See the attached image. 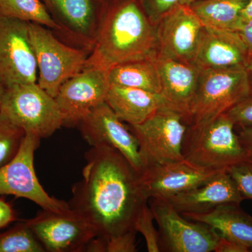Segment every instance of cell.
Listing matches in <instances>:
<instances>
[{
  "instance_id": "obj_23",
  "label": "cell",
  "mask_w": 252,
  "mask_h": 252,
  "mask_svg": "<svg viewBox=\"0 0 252 252\" xmlns=\"http://www.w3.org/2000/svg\"><path fill=\"white\" fill-rule=\"evenodd\" d=\"M250 0H195L189 4L206 27L235 32Z\"/></svg>"
},
{
  "instance_id": "obj_21",
  "label": "cell",
  "mask_w": 252,
  "mask_h": 252,
  "mask_svg": "<svg viewBox=\"0 0 252 252\" xmlns=\"http://www.w3.org/2000/svg\"><path fill=\"white\" fill-rule=\"evenodd\" d=\"M182 215L210 225L221 236L242 244L252 252V217L238 204H225L205 213Z\"/></svg>"
},
{
  "instance_id": "obj_12",
  "label": "cell",
  "mask_w": 252,
  "mask_h": 252,
  "mask_svg": "<svg viewBox=\"0 0 252 252\" xmlns=\"http://www.w3.org/2000/svg\"><path fill=\"white\" fill-rule=\"evenodd\" d=\"M26 222L46 252H85L96 237L85 219L71 208L64 212L42 210Z\"/></svg>"
},
{
  "instance_id": "obj_33",
  "label": "cell",
  "mask_w": 252,
  "mask_h": 252,
  "mask_svg": "<svg viewBox=\"0 0 252 252\" xmlns=\"http://www.w3.org/2000/svg\"><path fill=\"white\" fill-rule=\"evenodd\" d=\"M237 33L240 36L244 44L246 46L249 53H252V19L242 20L238 29Z\"/></svg>"
},
{
  "instance_id": "obj_27",
  "label": "cell",
  "mask_w": 252,
  "mask_h": 252,
  "mask_svg": "<svg viewBox=\"0 0 252 252\" xmlns=\"http://www.w3.org/2000/svg\"><path fill=\"white\" fill-rule=\"evenodd\" d=\"M154 221L153 213L149 207L148 201V203L142 207L139 214L134 228L137 233L143 235L148 252H159L160 249L158 230L155 228Z\"/></svg>"
},
{
  "instance_id": "obj_10",
  "label": "cell",
  "mask_w": 252,
  "mask_h": 252,
  "mask_svg": "<svg viewBox=\"0 0 252 252\" xmlns=\"http://www.w3.org/2000/svg\"><path fill=\"white\" fill-rule=\"evenodd\" d=\"M58 27L55 34L69 45L91 52L109 0H41Z\"/></svg>"
},
{
  "instance_id": "obj_25",
  "label": "cell",
  "mask_w": 252,
  "mask_h": 252,
  "mask_svg": "<svg viewBox=\"0 0 252 252\" xmlns=\"http://www.w3.org/2000/svg\"><path fill=\"white\" fill-rule=\"evenodd\" d=\"M44 252L45 249L26 221L0 233V252Z\"/></svg>"
},
{
  "instance_id": "obj_11",
  "label": "cell",
  "mask_w": 252,
  "mask_h": 252,
  "mask_svg": "<svg viewBox=\"0 0 252 252\" xmlns=\"http://www.w3.org/2000/svg\"><path fill=\"white\" fill-rule=\"evenodd\" d=\"M36 81L30 23L0 16V84L6 89Z\"/></svg>"
},
{
  "instance_id": "obj_30",
  "label": "cell",
  "mask_w": 252,
  "mask_h": 252,
  "mask_svg": "<svg viewBox=\"0 0 252 252\" xmlns=\"http://www.w3.org/2000/svg\"><path fill=\"white\" fill-rule=\"evenodd\" d=\"M225 114L240 127L252 126V94L233 106Z\"/></svg>"
},
{
  "instance_id": "obj_19",
  "label": "cell",
  "mask_w": 252,
  "mask_h": 252,
  "mask_svg": "<svg viewBox=\"0 0 252 252\" xmlns=\"http://www.w3.org/2000/svg\"><path fill=\"white\" fill-rule=\"evenodd\" d=\"M249 55L236 32L205 26L194 63L202 69L247 67Z\"/></svg>"
},
{
  "instance_id": "obj_37",
  "label": "cell",
  "mask_w": 252,
  "mask_h": 252,
  "mask_svg": "<svg viewBox=\"0 0 252 252\" xmlns=\"http://www.w3.org/2000/svg\"><path fill=\"white\" fill-rule=\"evenodd\" d=\"M249 74H250V83H251L252 94V53L249 55L248 64H247Z\"/></svg>"
},
{
  "instance_id": "obj_13",
  "label": "cell",
  "mask_w": 252,
  "mask_h": 252,
  "mask_svg": "<svg viewBox=\"0 0 252 252\" xmlns=\"http://www.w3.org/2000/svg\"><path fill=\"white\" fill-rule=\"evenodd\" d=\"M109 86L108 71L86 67L66 81L55 99L63 117V126L79 125L94 108L106 102Z\"/></svg>"
},
{
  "instance_id": "obj_34",
  "label": "cell",
  "mask_w": 252,
  "mask_h": 252,
  "mask_svg": "<svg viewBox=\"0 0 252 252\" xmlns=\"http://www.w3.org/2000/svg\"><path fill=\"white\" fill-rule=\"evenodd\" d=\"M16 220V214L11 205L0 199V229L7 226Z\"/></svg>"
},
{
  "instance_id": "obj_32",
  "label": "cell",
  "mask_w": 252,
  "mask_h": 252,
  "mask_svg": "<svg viewBox=\"0 0 252 252\" xmlns=\"http://www.w3.org/2000/svg\"><path fill=\"white\" fill-rule=\"evenodd\" d=\"M245 245L220 235L214 252H250Z\"/></svg>"
},
{
  "instance_id": "obj_24",
  "label": "cell",
  "mask_w": 252,
  "mask_h": 252,
  "mask_svg": "<svg viewBox=\"0 0 252 252\" xmlns=\"http://www.w3.org/2000/svg\"><path fill=\"white\" fill-rule=\"evenodd\" d=\"M0 16L41 25L54 33L58 31L41 0H0Z\"/></svg>"
},
{
  "instance_id": "obj_15",
  "label": "cell",
  "mask_w": 252,
  "mask_h": 252,
  "mask_svg": "<svg viewBox=\"0 0 252 252\" xmlns=\"http://www.w3.org/2000/svg\"><path fill=\"white\" fill-rule=\"evenodd\" d=\"M205 26L189 5H181L156 24L158 54L194 63Z\"/></svg>"
},
{
  "instance_id": "obj_8",
  "label": "cell",
  "mask_w": 252,
  "mask_h": 252,
  "mask_svg": "<svg viewBox=\"0 0 252 252\" xmlns=\"http://www.w3.org/2000/svg\"><path fill=\"white\" fill-rule=\"evenodd\" d=\"M158 226L160 252H215L220 235L210 225L186 218L165 199L150 198Z\"/></svg>"
},
{
  "instance_id": "obj_17",
  "label": "cell",
  "mask_w": 252,
  "mask_h": 252,
  "mask_svg": "<svg viewBox=\"0 0 252 252\" xmlns=\"http://www.w3.org/2000/svg\"><path fill=\"white\" fill-rule=\"evenodd\" d=\"M157 63L165 107L182 113L187 119L202 69L194 63L157 55Z\"/></svg>"
},
{
  "instance_id": "obj_29",
  "label": "cell",
  "mask_w": 252,
  "mask_h": 252,
  "mask_svg": "<svg viewBox=\"0 0 252 252\" xmlns=\"http://www.w3.org/2000/svg\"><path fill=\"white\" fill-rule=\"evenodd\" d=\"M154 25L164 15L181 5H189L193 0H137Z\"/></svg>"
},
{
  "instance_id": "obj_6",
  "label": "cell",
  "mask_w": 252,
  "mask_h": 252,
  "mask_svg": "<svg viewBox=\"0 0 252 252\" xmlns=\"http://www.w3.org/2000/svg\"><path fill=\"white\" fill-rule=\"evenodd\" d=\"M30 34L37 66L36 83L55 97L66 81L86 67L90 54L69 45L41 25L30 23Z\"/></svg>"
},
{
  "instance_id": "obj_39",
  "label": "cell",
  "mask_w": 252,
  "mask_h": 252,
  "mask_svg": "<svg viewBox=\"0 0 252 252\" xmlns=\"http://www.w3.org/2000/svg\"><path fill=\"white\" fill-rule=\"evenodd\" d=\"M249 160H251V161L252 162V158H249Z\"/></svg>"
},
{
  "instance_id": "obj_1",
  "label": "cell",
  "mask_w": 252,
  "mask_h": 252,
  "mask_svg": "<svg viewBox=\"0 0 252 252\" xmlns=\"http://www.w3.org/2000/svg\"><path fill=\"white\" fill-rule=\"evenodd\" d=\"M85 158L82 179L73 185L69 207L85 219L102 243L135 231L136 220L149 201L140 174L109 146L91 147Z\"/></svg>"
},
{
  "instance_id": "obj_3",
  "label": "cell",
  "mask_w": 252,
  "mask_h": 252,
  "mask_svg": "<svg viewBox=\"0 0 252 252\" xmlns=\"http://www.w3.org/2000/svg\"><path fill=\"white\" fill-rule=\"evenodd\" d=\"M251 94L246 67L202 69L187 116L189 127L206 125Z\"/></svg>"
},
{
  "instance_id": "obj_36",
  "label": "cell",
  "mask_w": 252,
  "mask_h": 252,
  "mask_svg": "<svg viewBox=\"0 0 252 252\" xmlns=\"http://www.w3.org/2000/svg\"><path fill=\"white\" fill-rule=\"evenodd\" d=\"M252 19V0H250L242 13V20Z\"/></svg>"
},
{
  "instance_id": "obj_40",
  "label": "cell",
  "mask_w": 252,
  "mask_h": 252,
  "mask_svg": "<svg viewBox=\"0 0 252 252\" xmlns=\"http://www.w3.org/2000/svg\"><path fill=\"white\" fill-rule=\"evenodd\" d=\"M193 1H195V0H193Z\"/></svg>"
},
{
  "instance_id": "obj_28",
  "label": "cell",
  "mask_w": 252,
  "mask_h": 252,
  "mask_svg": "<svg viewBox=\"0 0 252 252\" xmlns=\"http://www.w3.org/2000/svg\"><path fill=\"white\" fill-rule=\"evenodd\" d=\"M244 200H252V162L248 160L227 169Z\"/></svg>"
},
{
  "instance_id": "obj_22",
  "label": "cell",
  "mask_w": 252,
  "mask_h": 252,
  "mask_svg": "<svg viewBox=\"0 0 252 252\" xmlns=\"http://www.w3.org/2000/svg\"><path fill=\"white\" fill-rule=\"evenodd\" d=\"M108 77L110 84L135 88L154 94L161 93L157 57L118 64L109 69Z\"/></svg>"
},
{
  "instance_id": "obj_31",
  "label": "cell",
  "mask_w": 252,
  "mask_h": 252,
  "mask_svg": "<svg viewBox=\"0 0 252 252\" xmlns=\"http://www.w3.org/2000/svg\"><path fill=\"white\" fill-rule=\"evenodd\" d=\"M137 232L131 231L125 234L111 239L102 244V252H137L136 244Z\"/></svg>"
},
{
  "instance_id": "obj_18",
  "label": "cell",
  "mask_w": 252,
  "mask_h": 252,
  "mask_svg": "<svg viewBox=\"0 0 252 252\" xmlns=\"http://www.w3.org/2000/svg\"><path fill=\"white\" fill-rule=\"evenodd\" d=\"M165 200L181 214H200L225 204L240 205L244 199L227 170H223L201 185Z\"/></svg>"
},
{
  "instance_id": "obj_16",
  "label": "cell",
  "mask_w": 252,
  "mask_h": 252,
  "mask_svg": "<svg viewBox=\"0 0 252 252\" xmlns=\"http://www.w3.org/2000/svg\"><path fill=\"white\" fill-rule=\"evenodd\" d=\"M220 171L198 166L184 158L147 165L140 174V180L148 200L167 199L201 185Z\"/></svg>"
},
{
  "instance_id": "obj_14",
  "label": "cell",
  "mask_w": 252,
  "mask_h": 252,
  "mask_svg": "<svg viewBox=\"0 0 252 252\" xmlns=\"http://www.w3.org/2000/svg\"><path fill=\"white\" fill-rule=\"evenodd\" d=\"M78 127L91 147L109 146L124 156L140 175L143 171L144 164L137 138L107 102L94 108Z\"/></svg>"
},
{
  "instance_id": "obj_38",
  "label": "cell",
  "mask_w": 252,
  "mask_h": 252,
  "mask_svg": "<svg viewBox=\"0 0 252 252\" xmlns=\"http://www.w3.org/2000/svg\"><path fill=\"white\" fill-rule=\"evenodd\" d=\"M5 88L4 86L0 84V105H1V100H2L3 95H4L5 92Z\"/></svg>"
},
{
  "instance_id": "obj_4",
  "label": "cell",
  "mask_w": 252,
  "mask_h": 252,
  "mask_svg": "<svg viewBox=\"0 0 252 252\" xmlns=\"http://www.w3.org/2000/svg\"><path fill=\"white\" fill-rule=\"evenodd\" d=\"M226 114L201 127H189L184 141V158L198 166L227 170L248 157Z\"/></svg>"
},
{
  "instance_id": "obj_35",
  "label": "cell",
  "mask_w": 252,
  "mask_h": 252,
  "mask_svg": "<svg viewBox=\"0 0 252 252\" xmlns=\"http://www.w3.org/2000/svg\"><path fill=\"white\" fill-rule=\"evenodd\" d=\"M238 135L248 159L252 158V126L240 127Z\"/></svg>"
},
{
  "instance_id": "obj_9",
  "label": "cell",
  "mask_w": 252,
  "mask_h": 252,
  "mask_svg": "<svg viewBox=\"0 0 252 252\" xmlns=\"http://www.w3.org/2000/svg\"><path fill=\"white\" fill-rule=\"evenodd\" d=\"M41 139L26 133L17 154L0 167V195H14L31 200L42 210L64 212L70 209L64 200L51 196L39 183L34 170V152Z\"/></svg>"
},
{
  "instance_id": "obj_7",
  "label": "cell",
  "mask_w": 252,
  "mask_h": 252,
  "mask_svg": "<svg viewBox=\"0 0 252 252\" xmlns=\"http://www.w3.org/2000/svg\"><path fill=\"white\" fill-rule=\"evenodd\" d=\"M128 127L138 142L144 168L184 159L182 149L189 124L182 113L164 106L145 122Z\"/></svg>"
},
{
  "instance_id": "obj_20",
  "label": "cell",
  "mask_w": 252,
  "mask_h": 252,
  "mask_svg": "<svg viewBox=\"0 0 252 252\" xmlns=\"http://www.w3.org/2000/svg\"><path fill=\"white\" fill-rule=\"evenodd\" d=\"M106 102L118 118L129 126L142 124L165 106L160 94L114 84L109 86Z\"/></svg>"
},
{
  "instance_id": "obj_26",
  "label": "cell",
  "mask_w": 252,
  "mask_h": 252,
  "mask_svg": "<svg viewBox=\"0 0 252 252\" xmlns=\"http://www.w3.org/2000/svg\"><path fill=\"white\" fill-rule=\"evenodd\" d=\"M26 132L0 114V167L17 154Z\"/></svg>"
},
{
  "instance_id": "obj_2",
  "label": "cell",
  "mask_w": 252,
  "mask_h": 252,
  "mask_svg": "<svg viewBox=\"0 0 252 252\" xmlns=\"http://www.w3.org/2000/svg\"><path fill=\"white\" fill-rule=\"evenodd\" d=\"M156 25L137 0H109L86 67L109 71L130 61L157 57Z\"/></svg>"
},
{
  "instance_id": "obj_5",
  "label": "cell",
  "mask_w": 252,
  "mask_h": 252,
  "mask_svg": "<svg viewBox=\"0 0 252 252\" xmlns=\"http://www.w3.org/2000/svg\"><path fill=\"white\" fill-rule=\"evenodd\" d=\"M0 114L26 133L48 138L63 126L56 99L37 83L18 84L5 89Z\"/></svg>"
}]
</instances>
